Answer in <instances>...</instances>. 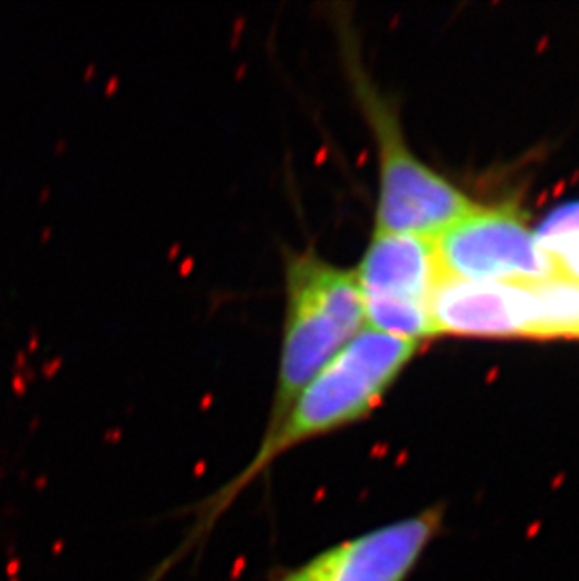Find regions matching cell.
Instances as JSON below:
<instances>
[{
  "label": "cell",
  "instance_id": "6da1fadb",
  "mask_svg": "<svg viewBox=\"0 0 579 581\" xmlns=\"http://www.w3.org/2000/svg\"><path fill=\"white\" fill-rule=\"evenodd\" d=\"M419 344L363 327L333 360L308 380L273 429L263 431L254 455L241 471L197 502L194 523L177 551L157 568L168 574L188 553L203 546L216 523L247 489L296 448L329 436L371 416L386 399Z\"/></svg>",
  "mask_w": 579,
  "mask_h": 581
},
{
  "label": "cell",
  "instance_id": "7a4b0ae2",
  "mask_svg": "<svg viewBox=\"0 0 579 581\" xmlns=\"http://www.w3.org/2000/svg\"><path fill=\"white\" fill-rule=\"evenodd\" d=\"M365 327L353 269L314 249L284 256V320L273 399L265 429H273L296 395Z\"/></svg>",
  "mask_w": 579,
  "mask_h": 581
},
{
  "label": "cell",
  "instance_id": "3957f363",
  "mask_svg": "<svg viewBox=\"0 0 579 581\" xmlns=\"http://www.w3.org/2000/svg\"><path fill=\"white\" fill-rule=\"evenodd\" d=\"M344 49L353 96L376 143L378 199L374 230L434 239L478 205L414 154L393 104L378 93L358 57Z\"/></svg>",
  "mask_w": 579,
  "mask_h": 581
},
{
  "label": "cell",
  "instance_id": "277c9868",
  "mask_svg": "<svg viewBox=\"0 0 579 581\" xmlns=\"http://www.w3.org/2000/svg\"><path fill=\"white\" fill-rule=\"evenodd\" d=\"M353 273L365 327L417 344L433 337L429 303L442 277L434 239L374 230Z\"/></svg>",
  "mask_w": 579,
  "mask_h": 581
},
{
  "label": "cell",
  "instance_id": "5b68a950",
  "mask_svg": "<svg viewBox=\"0 0 579 581\" xmlns=\"http://www.w3.org/2000/svg\"><path fill=\"white\" fill-rule=\"evenodd\" d=\"M442 275L474 282H536L555 277L534 230L511 205L476 207L434 237Z\"/></svg>",
  "mask_w": 579,
  "mask_h": 581
},
{
  "label": "cell",
  "instance_id": "8992f818",
  "mask_svg": "<svg viewBox=\"0 0 579 581\" xmlns=\"http://www.w3.org/2000/svg\"><path fill=\"white\" fill-rule=\"evenodd\" d=\"M444 525V508L350 536L294 566L275 568L265 581H408Z\"/></svg>",
  "mask_w": 579,
  "mask_h": 581
},
{
  "label": "cell",
  "instance_id": "52a82bcc",
  "mask_svg": "<svg viewBox=\"0 0 579 581\" xmlns=\"http://www.w3.org/2000/svg\"><path fill=\"white\" fill-rule=\"evenodd\" d=\"M536 282H474L442 275L429 303L434 335L538 339Z\"/></svg>",
  "mask_w": 579,
  "mask_h": 581
},
{
  "label": "cell",
  "instance_id": "ba28073f",
  "mask_svg": "<svg viewBox=\"0 0 579 581\" xmlns=\"http://www.w3.org/2000/svg\"><path fill=\"white\" fill-rule=\"evenodd\" d=\"M534 233L555 277L579 284V202L553 209Z\"/></svg>",
  "mask_w": 579,
  "mask_h": 581
}]
</instances>
